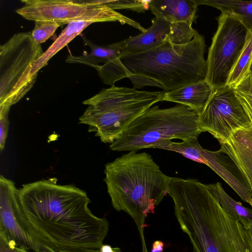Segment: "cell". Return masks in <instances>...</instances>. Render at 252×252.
Here are the masks:
<instances>
[{
  "label": "cell",
  "instance_id": "6da1fadb",
  "mask_svg": "<svg viewBox=\"0 0 252 252\" xmlns=\"http://www.w3.org/2000/svg\"><path fill=\"white\" fill-rule=\"evenodd\" d=\"M19 197L28 221L46 249L49 245L85 248L103 245L109 222L92 214L88 207L91 200L84 190L49 179L24 185L19 189Z\"/></svg>",
  "mask_w": 252,
  "mask_h": 252
},
{
  "label": "cell",
  "instance_id": "7a4b0ae2",
  "mask_svg": "<svg viewBox=\"0 0 252 252\" xmlns=\"http://www.w3.org/2000/svg\"><path fill=\"white\" fill-rule=\"evenodd\" d=\"M193 252H252V232L220 206L207 184L172 177L168 192Z\"/></svg>",
  "mask_w": 252,
  "mask_h": 252
},
{
  "label": "cell",
  "instance_id": "3957f363",
  "mask_svg": "<svg viewBox=\"0 0 252 252\" xmlns=\"http://www.w3.org/2000/svg\"><path fill=\"white\" fill-rule=\"evenodd\" d=\"M205 47L203 36L196 31L188 44L175 45L165 41L147 51L123 56L98 65L95 69L102 82L111 86L128 78L135 89L148 86L171 91L206 80Z\"/></svg>",
  "mask_w": 252,
  "mask_h": 252
},
{
  "label": "cell",
  "instance_id": "277c9868",
  "mask_svg": "<svg viewBox=\"0 0 252 252\" xmlns=\"http://www.w3.org/2000/svg\"><path fill=\"white\" fill-rule=\"evenodd\" d=\"M104 173L113 207L133 219L140 234L142 252H148L144 235L145 220L168 194L172 177L164 174L149 154L136 151L107 163Z\"/></svg>",
  "mask_w": 252,
  "mask_h": 252
},
{
  "label": "cell",
  "instance_id": "5b68a950",
  "mask_svg": "<svg viewBox=\"0 0 252 252\" xmlns=\"http://www.w3.org/2000/svg\"><path fill=\"white\" fill-rule=\"evenodd\" d=\"M164 94L112 86L83 102L89 106L79 123L89 126V132H94L101 142L111 144L142 113L163 101Z\"/></svg>",
  "mask_w": 252,
  "mask_h": 252
},
{
  "label": "cell",
  "instance_id": "8992f818",
  "mask_svg": "<svg viewBox=\"0 0 252 252\" xmlns=\"http://www.w3.org/2000/svg\"><path fill=\"white\" fill-rule=\"evenodd\" d=\"M198 115L191 108L180 104L167 108L151 107L126 127L110 148L117 152H137L153 148L161 141L198 137L202 132Z\"/></svg>",
  "mask_w": 252,
  "mask_h": 252
},
{
  "label": "cell",
  "instance_id": "52a82bcc",
  "mask_svg": "<svg viewBox=\"0 0 252 252\" xmlns=\"http://www.w3.org/2000/svg\"><path fill=\"white\" fill-rule=\"evenodd\" d=\"M43 53L31 32L16 33L0 46V106L10 107L31 90L37 77L32 67Z\"/></svg>",
  "mask_w": 252,
  "mask_h": 252
},
{
  "label": "cell",
  "instance_id": "ba28073f",
  "mask_svg": "<svg viewBox=\"0 0 252 252\" xmlns=\"http://www.w3.org/2000/svg\"><path fill=\"white\" fill-rule=\"evenodd\" d=\"M24 6L16 10L28 20H48L61 25L83 21L96 22H119L128 24L141 32V25L114 10L101 0H22Z\"/></svg>",
  "mask_w": 252,
  "mask_h": 252
},
{
  "label": "cell",
  "instance_id": "9c48e42d",
  "mask_svg": "<svg viewBox=\"0 0 252 252\" xmlns=\"http://www.w3.org/2000/svg\"><path fill=\"white\" fill-rule=\"evenodd\" d=\"M207 61L206 80L214 91L226 85L230 73L247 42L249 31L234 16L221 13Z\"/></svg>",
  "mask_w": 252,
  "mask_h": 252
},
{
  "label": "cell",
  "instance_id": "30bf717a",
  "mask_svg": "<svg viewBox=\"0 0 252 252\" xmlns=\"http://www.w3.org/2000/svg\"><path fill=\"white\" fill-rule=\"evenodd\" d=\"M198 124L202 132H208L219 142L226 141L239 129L252 126L234 88L227 85L214 91L198 115Z\"/></svg>",
  "mask_w": 252,
  "mask_h": 252
},
{
  "label": "cell",
  "instance_id": "8fae6325",
  "mask_svg": "<svg viewBox=\"0 0 252 252\" xmlns=\"http://www.w3.org/2000/svg\"><path fill=\"white\" fill-rule=\"evenodd\" d=\"M159 148L179 153L192 160L207 165L252 207V191L247 180L233 160L220 149L216 151L204 149L199 144L198 137L179 142L170 139L164 140L160 142Z\"/></svg>",
  "mask_w": 252,
  "mask_h": 252
},
{
  "label": "cell",
  "instance_id": "7c38bea8",
  "mask_svg": "<svg viewBox=\"0 0 252 252\" xmlns=\"http://www.w3.org/2000/svg\"><path fill=\"white\" fill-rule=\"evenodd\" d=\"M0 233L18 247L34 252H48L28 221L14 183L0 176Z\"/></svg>",
  "mask_w": 252,
  "mask_h": 252
},
{
  "label": "cell",
  "instance_id": "4fadbf2b",
  "mask_svg": "<svg viewBox=\"0 0 252 252\" xmlns=\"http://www.w3.org/2000/svg\"><path fill=\"white\" fill-rule=\"evenodd\" d=\"M170 26V23L155 17L152 20V26L144 32L113 44L119 50L120 57L142 53L166 41Z\"/></svg>",
  "mask_w": 252,
  "mask_h": 252
},
{
  "label": "cell",
  "instance_id": "5bb4252c",
  "mask_svg": "<svg viewBox=\"0 0 252 252\" xmlns=\"http://www.w3.org/2000/svg\"><path fill=\"white\" fill-rule=\"evenodd\" d=\"M220 149L238 166L252 191V126L239 129L224 142Z\"/></svg>",
  "mask_w": 252,
  "mask_h": 252
},
{
  "label": "cell",
  "instance_id": "9a60e30c",
  "mask_svg": "<svg viewBox=\"0 0 252 252\" xmlns=\"http://www.w3.org/2000/svg\"><path fill=\"white\" fill-rule=\"evenodd\" d=\"M149 6L156 17L170 23L184 22L191 25L198 6L195 0H152Z\"/></svg>",
  "mask_w": 252,
  "mask_h": 252
},
{
  "label": "cell",
  "instance_id": "2e32d148",
  "mask_svg": "<svg viewBox=\"0 0 252 252\" xmlns=\"http://www.w3.org/2000/svg\"><path fill=\"white\" fill-rule=\"evenodd\" d=\"M213 92L212 87L205 80L164 92L163 101L186 105L199 114L207 104Z\"/></svg>",
  "mask_w": 252,
  "mask_h": 252
},
{
  "label": "cell",
  "instance_id": "e0dca14e",
  "mask_svg": "<svg viewBox=\"0 0 252 252\" xmlns=\"http://www.w3.org/2000/svg\"><path fill=\"white\" fill-rule=\"evenodd\" d=\"M93 23L92 22L79 21L68 24L53 44L34 63L32 67V75L37 76V72L47 65L48 62L53 56Z\"/></svg>",
  "mask_w": 252,
  "mask_h": 252
},
{
  "label": "cell",
  "instance_id": "ac0fdd59",
  "mask_svg": "<svg viewBox=\"0 0 252 252\" xmlns=\"http://www.w3.org/2000/svg\"><path fill=\"white\" fill-rule=\"evenodd\" d=\"M207 187L223 210L238 220L247 229L252 225V209L243 206L241 203L231 198L224 190L221 184H207Z\"/></svg>",
  "mask_w": 252,
  "mask_h": 252
},
{
  "label": "cell",
  "instance_id": "d6986e66",
  "mask_svg": "<svg viewBox=\"0 0 252 252\" xmlns=\"http://www.w3.org/2000/svg\"><path fill=\"white\" fill-rule=\"evenodd\" d=\"M81 36L85 44L91 48L90 53L79 56L69 55L65 60L66 63L84 64L95 68L99 63L107 64L120 57L121 53L113 43L106 46L98 45L85 36Z\"/></svg>",
  "mask_w": 252,
  "mask_h": 252
},
{
  "label": "cell",
  "instance_id": "ffe728a7",
  "mask_svg": "<svg viewBox=\"0 0 252 252\" xmlns=\"http://www.w3.org/2000/svg\"><path fill=\"white\" fill-rule=\"evenodd\" d=\"M196 4L214 7L221 13L237 18L252 33V1L239 0H195Z\"/></svg>",
  "mask_w": 252,
  "mask_h": 252
},
{
  "label": "cell",
  "instance_id": "44dd1931",
  "mask_svg": "<svg viewBox=\"0 0 252 252\" xmlns=\"http://www.w3.org/2000/svg\"><path fill=\"white\" fill-rule=\"evenodd\" d=\"M252 62V33L250 32L244 49L232 68L226 85L234 88L250 73Z\"/></svg>",
  "mask_w": 252,
  "mask_h": 252
},
{
  "label": "cell",
  "instance_id": "7402d4cb",
  "mask_svg": "<svg viewBox=\"0 0 252 252\" xmlns=\"http://www.w3.org/2000/svg\"><path fill=\"white\" fill-rule=\"evenodd\" d=\"M195 31L191 25L186 22L171 23L166 41L175 45H185L192 40Z\"/></svg>",
  "mask_w": 252,
  "mask_h": 252
},
{
  "label": "cell",
  "instance_id": "603a6c76",
  "mask_svg": "<svg viewBox=\"0 0 252 252\" xmlns=\"http://www.w3.org/2000/svg\"><path fill=\"white\" fill-rule=\"evenodd\" d=\"M234 92L252 124V73L233 88Z\"/></svg>",
  "mask_w": 252,
  "mask_h": 252
},
{
  "label": "cell",
  "instance_id": "cb8c5ba5",
  "mask_svg": "<svg viewBox=\"0 0 252 252\" xmlns=\"http://www.w3.org/2000/svg\"><path fill=\"white\" fill-rule=\"evenodd\" d=\"M34 28L32 32L34 41L38 44L45 42L51 36L56 30L62 26L60 24L51 21H35Z\"/></svg>",
  "mask_w": 252,
  "mask_h": 252
},
{
  "label": "cell",
  "instance_id": "d4e9b609",
  "mask_svg": "<svg viewBox=\"0 0 252 252\" xmlns=\"http://www.w3.org/2000/svg\"><path fill=\"white\" fill-rule=\"evenodd\" d=\"M149 1L150 0H103V3L114 10L125 9L137 12H144L149 9Z\"/></svg>",
  "mask_w": 252,
  "mask_h": 252
},
{
  "label": "cell",
  "instance_id": "484cf974",
  "mask_svg": "<svg viewBox=\"0 0 252 252\" xmlns=\"http://www.w3.org/2000/svg\"><path fill=\"white\" fill-rule=\"evenodd\" d=\"M49 252H123L119 248H113L103 244L97 248L63 246L49 245L46 246Z\"/></svg>",
  "mask_w": 252,
  "mask_h": 252
},
{
  "label": "cell",
  "instance_id": "4316f807",
  "mask_svg": "<svg viewBox=\"0 0 252 252\" xmlns=\"http://www.w3.org/2000/svg\"><path fill=\"white\" fill-rule=\"evenodd\" d=\"M10 107L0 106V149L5 147L8 129V113Z\"/></svg>",
  "mask_w": 252,
  "mask_h": 252
},
{
  "label": "cell",
  "instance_id": "83f0119b",
  "mask_svg": "<svg viewBox=\"0 0 252 252\" xmlns=\"http://www.w3.org/2000/svg\"><path fill=\"white\" fill-rule=\"evenodd\" d=\"M0 252H30L25 249L18 247L12 240L0 233Z\"/></svg>",
  "mask_w": 252,
  "mask_h": 252
},
{
  "label": "cell",
  "instance_id": "f1b7e54d",
  "mask_svg": "<svg viewBox=\"0 0 252 252\" xmlns=\"http://www.w3.org/2000/svg\"><path fill=\"white\" fill-rule=\"evenodd\" d=\"M163 243L160 241L158 240L155 241L152 245V249L151 252H163Z\"/></svg>",
  "mask_w": 252,
  "mask_h": 252
},
{
  "label": "cell",
  "instance_id": "f546056e",
  "mask_svg": "<svg viewBox=\"0 0 252 252\" xmlns=\"http://www.w3.org/2000/svg\"><path fill=\"white\" fill-rule=\"evenodd\" d=\"M250 72H251V73H252V64H251V68H250Z\"/></svg>",
  "mask_w": 252,
  "mask_h": 252
},
{
  "label": "cell",
  "instance_id": "4dcf8cb0",
  "mask_svg": "<svg viewBox=\"0 0 252 252\" xmlns=\"http://www.w3.org/2000/svg\"><path fill=\"white\" fill-rule=\"evenodd\" d=\"M250 229L251 230V231H252V225L251 226V227H250Z\"/></svg>",
  "mask_w": 252,
  "mask_h": 252
}]
</instances>
